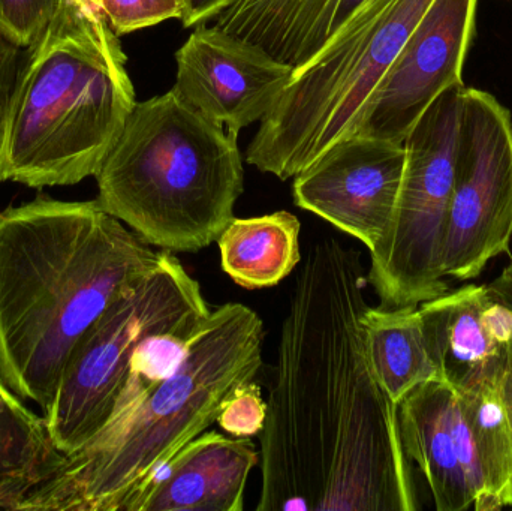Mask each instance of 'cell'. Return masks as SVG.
Returning a JSON list of instances; mask_svg holds the SVG:
<instances>
[{"mask_svg": "<svg viewBox=\"0 0 512 511\" xmlns=\"http://www.w3.org/2000/svg\"><path fill=\"white\" fill-rule=\"evenodd\" d=\"M360 252L310 248L280 327L256 511H415L399 429L367 348Z\"/></svg>", "mask_w": 512, "mask_h": 511, "instance_id": "6da1fadb", "label": "cell"}, {"mask_svg": "<svg viewBox=\"0 0 512 511\" xmlns=\"http://www.w3.org/2000/svg\"><path fill=\"white\" fill-rule=\"evenodd\" d=\"M149 246L96 200L0 210V380L44 413L77 342L158 263Z\"/></svg>", "mask_w": 512, "mask_h": 511, "instance_id": "7a4b0ae2", "label": "cell"}, {"mask_svg": "<svg viewBox=\"0 0 512 511\" xmlns=\"http://www.w3.org/2000/svg\"><path fill=\"white\" fill-rule=\"evenodd\" d=\"M264 324L243 303L210 312L179 368L80 449L20 511H128L186 444L215 425L227 396L255 380Z\"/></svg>", "mask_w": 512, "mask_h": 511, "instance_id": "3957f363", "label": "cell"}, {"mask_svg": "<svg viewBox=\"0 0 512 511\" xmlns=\"http://www.w3.org/2000/svg\"><path fill=\"white\" fill-rule=\"evenodd\" d=\"M135 104L119 36L63 0L0 114V182L41 189L95 177Z\"/></svg>", "mask_w": 512, "mask_h": 511, "instance_id": "277c9868", "label": "cell"}, {"mask_svg": "<svg viewBox=\"0 0 512 511\" xmlns=\"http://www.w3.org/2000/svg\"><path fill=\"white\" fill-rule=\"evenodd\" d=\"M237 137L174 89L137 102L95 176L96 201L147 245L195 254L218 242L245 189Z\"/></svg>", "mask_w": 512, "mask_h": 511, "instance_id": "5b68a950", "label": "cell"}, {"mask_svg": "<svg viewBox=\"0 0 512 511\" xmlns=\"http://www.w3.org/2000/svg\"><path fill=\"white\" fill-rule=\"evenodd\" d=\"M433 0H366L300 68L259 122L246 162L288 180L358 134L379 84Z\"/></svg>", "mask_w": 512, "mask_h": 511, "instance_id": "8992f818", "label": "cell"}, {"mask_svg": "<svg viewBox=\"0 0 512 511\" xmlns=\"http://www.w3.org/2000/svg\"><path fill=\"white\" fill-rule=\"evenodd\" d=\"M212 309L173 252L129 284L77 342L42 416L63 455L89 443L113 417L132 357L159 333H195Z\"/></svg>", "mask_w": 512, "mask_h": 511, "instance_id": "52a82bcc", "label": "cell"}, {"mask_svg": "<svg viewBox=\"0 0 512 511\" xmlns=\"http://www.w3.org/2000/svg\"><path fill=\"white\" fill-rule=\"evenodd\" d=\"M465 87L439 96L403 143L399 198L390 227L370 251L367 275L384 308L418 306L450 290L444 245Z\"/></svg>", "mask_w": 512, "mask_h": 511, "instance_id": "ba28073f", "label": "cell"}, {"mask_svg": "<svg viewBox=\"0 0 512 511\" xmlns=\"http://www.w3.org/2000/svg\"><path fill=\"white\" fill-rule=\"evenodd\" d=\"M512 240V117L492 93L465 87L444 245L447 278H478Z\"/></svg>", "mask_w": 512, "mask_h": 511, "instance_id": "9c48e42d", "label": "cell"}, {"mask_svg": "<svg viewBox=\"0 0 512 511\" xmlns=\"http://www.w3.org/2000/svg\"><path fill=\"white\" fill-rule=\"evenodd\" d=\"M480 0H433L376 89L360 132L405 143L430 105L465 86L463 68L477 33Z\"/></svg>", "mask_w": 512, "mask_h": 511, "instance_id": "30bf717a", "label": "cell"}, {"mask_svg": "<svg viewBox=\"0 0 512 511\" xmlns=\"http://www.w3.org/2000/svg\"><path fill=\"white\" fill-rule=\"evenodd\" d=\"M405 144L358 132L294 177L300 209L372 251L390 227L405 171Z\"/></svg>", "mask_w": 512, "mask_h": 511, "instance_id": "8fae6325", "label": "cell"}, {"mask_svg": "<svg viewBox=\"0 0 512 511\" xmlns=\"http://www.w3.org/2000/svg\"><path fill=\"white\" fill-rule=\"evenodd\" d=\"M177 95L231 134L261 122L294 66L215 24L195 27L177 50Z\"/></svg>", "mask_w": 512, "mask_h": 511, "instance_id": "7c38bea8", "label": "cell"}, {"mask_svg": "<svg viewBox=\"0 0 512 511\" xmlns=\"http://www.w3.org/2000/svg\"><path fill=\"white\" fill-rule=\"evenodd\" d=\"M439 378L457 392L504 380L512 309L487 285H465L418 305Z\"/></svg>", "mask_w": 512, "mask_h": 511, "instance_id": "4fadbf2b", "label": "cell"}, {"mask_svg": "<svg viewBox=\"0 0 512 511\" xmlns=\"http://www.w3.org/2000/svg\"><path fill=\"white\" fill-rule=\"evenodd\" d=\"M259 461L251 438L204 432L173 456L128 511H242Z\"/></svg>", "mask_w": 512, "mask_h": 511, "instance_id": "5bb4252c", "label": "cell"}, {"mask_svg": "<svg viewBox=\"0 0 512 511\" xmlns=\"http://www.w3.org/2000/svg\"><path fill=\"white\" fill-rule=\"evenodd\" d=\"M399 429L406 456L420 468L438 511L474 509L457 426V390L427 381L399 404Z\"/></svg>", "mask_w": 512, "mask_h": 511, "instance_id": "9a60e30c", "label": "cell"}, {"mask_svg": "<svg viewBox=\"0 0 512 511\" xmlns=\"http://www.w3.org/2000/svg\"><path fill=\"white\" fill-rule=\"evenodd\" d=\"M364 3L366 0H236L213 24L297 69L312 60Z\"/></svg>", "mask_w": 512, "mask_h": 511, "instance_id": "2e32d148", "label": "cell"}, {"mask_svg": "<svg viewBox=\"0 0 512 511\" xmlns=\"http://www.w3.org/2000/svg\"><path fill=\"white\" fill-rule=\"evenodd\" d=\"M301 225L286 210L234 218L218 239L224 272L246 290L276 287L301 261Z\"/></svg>", "mask_w": 512, "mask_h": 511, "instance_id": "e0dca14e", "label": "cell"}, {"mask_svg": "<svg viewBox=\"0 0 512 511\" xmlns=\"http://www.w3.org/2000/svg\"><path fill=\"white\" fill-rule=\"evenodd\" d=\"M44 416L0 380V510L20 511L63 459Z\"/></svg>", "mask_w": 512, "mask_h": 511, "instance_id": "ac0fdd59", "label": "cell"}, {"mask_svg": "<svg viewBox=\"0 0 512 511\" xmlns=\"http://www.w3.org/2000/svg\"><path fill=\"white\" fill-rule=\"evenodd\" d=\"M361 323L376 377L397 407L421 384L441 380L418 306H367Z\"/></svg>", "mask_w": 512, "mask_h": 511, "instance_id": "d6986e66", "label": "cell"}, {"mask_svg": "<svg viewBox=\"0 0 512 511\" xmlns=\"http://www.w3.org/2000/svg\"><path fill=\"white\" fill-rule=\"evenodd\" d=\"M459 393L480 492L477 511L512 506V419L504 396V380L486 381Z\"/></svg>", "mask_w": 512, "mask_h": 511, "instance_id": "ffe728a7", "label": "cell"}, {"mask_svg": "<svg viewBox=\"0 0 512 511\" xmlns=\"http://www.w3.org/2000/svg\"><path fill=\"white\" fill-rule=\"evenodd\" d=\"M63 0H0V36L17 48H29L45 32Z\"/></svg>", "mask_w": 512, "mask_h": 511, "instance_id": "44dd1931", "label": "cell"}, {"mask_svg": "<svg viewBox=\"0 0 512 511\" xmlns=\"http://www.w3.org/2000/svg\"><path fill=\"white\" fill-rule=\"evenodd\" d=\"M267 417V401L255 380L246 381L233 390L222 404L218 423L222 431L233 437H255L261 434Z\"/></svg>", "mask_w": 512, "mask_h": 511, "instance_id": "7402d4cb", "label": "cell"}, {"mask_svg": "<svg viewBox=\"0 0 512 511\" xmlns=\"http://www.w3.org/2000/svg\"><path fill=\"white\" fill-rule=\"evenodd\" d=\"M108 26L117 36L182 18L183 0H102Z\"/></svg>", "mask_w": 512, "mask_h": 511, "instance_id": "603a6c76", "label": "cell"}, {"mask_svg": "<svg viewBox=\"0 0 512 511\" xmlns=\"http://www.w3.org/2000/svg\"><path fill=\"white\" fill-rule=\"evenodd\" d=\"M236 0H183V14L180 21L186 29L215 21L227 11Z\"/></svg>", "mask_w": 512, "mask_h": 511, "instance_id": "cb8c5ba5", "label": "cell"}, {"mask_svg": "<svg viewBox=\"0 0 512 511\" xmlns=\"http://www.w3.org/2000/svg\"><path fill=\"white\" fill-rule=\"evenodd\" d=\"M18 50L20 48L9 44L0 36V114L5 107L6 99L14 84L18 71Z\"/></svg>", "mask_w": 512, "mask_h": 511, "instance_id": "d4e9b609", "label": "cell"}, {"mask_svg": "<svg viewBox=\"0 0 512 511\" xmlns=\"http://www.w3.org/2000/svg\"><path fill=\"white\" fill-rule=\"evenodd\" d=\"M489 287L498 296H501L504 302L512 309V261H510V264L505 267L504 272L495 281L490 282ZM504 396L512 419V351L510 360H508L507 371H505L504 375Z\"/></svg>", "mask_w": 512, "mask_h": 511, "instance_id": "484cf974", "label": "cell"}, {"mask_svg": "<svg viewBox=\"0 0 512 511\" xmlns=\"http://www.w3.org/2000/svg\"><path fill=\"white\" fill-rule=\"evenodd\" d=\"M84 17L95 23H108L102 0H69Z\"/></svg>", "mask_w": 512, "mask_h": 511, "instance_id": "4316f807", "label": "cell"}]
</instances>
